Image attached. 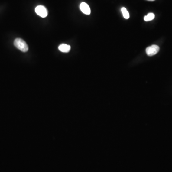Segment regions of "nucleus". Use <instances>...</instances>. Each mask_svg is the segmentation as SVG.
Here are the masks:
<instances>
[{"mask_svg": "<svg viewBox=\"0 0 172 172\" xmlns=\"http://www.w3.org/2000/svg\"><path fill=\"white\" fill-rule=\"evenodd\" d=\"M121 11L122 12L124 18L126 19H128L130 17V15H129V12L127 10L126 8H125V7H122L121 9Z\"/></svg>", "mask_w": 172, "mask_h": 172, "instance_id": "0eeeda50", "label": "nucleus"}, {"mask_svg": "<svg viewBox=\"0 0 172 172\" xmlns=\"http://www.w3.org/2000/svg\"><path fill=\"white\" fill-rule=\"evenodd\" d=\"M14 46L17 49L23 52H26L28 50V47L25 41L21 38H17L14 41Z\"/></svg>", "mask_w": 172, "mask_h": 172, "instance_id": "f257e3e1", "label": "nucleus"}, {"mask_svg": "<svg viewBox=\"0 0 172 172\" xmlns=\"http://www.w3.org/2000/svg\"><path fill=\"white\" fill-rule=\"evenodd\" d=\"M160 48L158 46L154 44V45H152V46L148 47L146 48V54L150 57L154 56V55H156L158 52Z\"/></svg>", "mask_w": 172, "mask_h": 172, "instance_id": "7ed1b4c3", "label": "nucleus"}, {"mask_svg": "<svg viewBox=\"0 0 172 172\" xmlns=\"http://www.w3.org/2000/svg\"><path fill=\"white\" fill-rule=\"evenodd\" d=\"M58 49L62 52L63 53H68L70 51V50L71 47L70 45L68 44H61L58 47Z\"/></svg>", "mask_w": 172, "mask_h": 172, "instance_id": "39448f33", "label": "nucleus"}, {"mask_svg": "<svg viewBox=\"0 0 172 172\" xmlns=\"http://www.w3.org/2000/svg\"><path fill=\"white\" fill-rule=\"evenodd\" d=\"M155 17V15L154 14H153V13H149L148 14V15H146V16H145L144 17V20L145 21H152L154 18Z\"/></svg>", "mask_w": 172, "mask_h": 172, "instance_id": "423d86ee", "label": "nucleus"}, {"mask_svg": "<svg viewBox=\"0 0 172 172\" xmlns=\"http://www.w3.org/2000/svg\"><path fill=\"white\" fill-rule=\"evenodd\" d=\"M35 13L42 18L47 17L48 15V11L47 8L43 5H38L35 9Z\"/></svg>", "mask_w": 172, "mask_h": 172, "instance_id": "f03ea898", "label": "nucleus"}, {"mask_svg": "<svg viewBox=\"0 0 172 172\" xmlns=\"http://www.w3.org/2000/svg\"><path fill=\"white\" fill-rule=\"evenodd\" d=\"M147 1H154L155 0H147Z\"/></svg>", "mask_w": 172, "mask_h": 172, "instance_id": "6e6552de", "label": "nucleus"}, {"mask_svg": "<svg viewBox=\"0 0 172 172\" xmlns=\"http://www.w3.org/2000/svg\"><path fill=\"white\" fill-rule=\"evenodd\" d=\"M80 8L82 13H84L85 15H90V13H91L90 7L89 6V5L86 4V2H81L80 5Z\"/></svg>", "mask_w": 172, "mask_h": 172, "instance_id": "20e7f679", "label": "nucleus"}]
</instances>
